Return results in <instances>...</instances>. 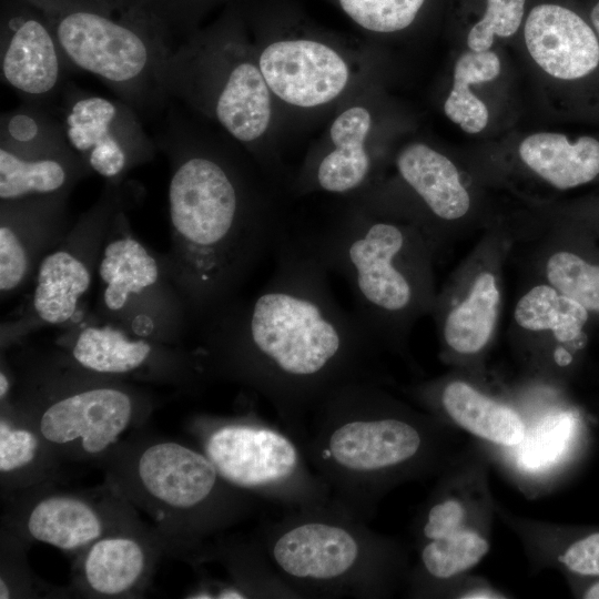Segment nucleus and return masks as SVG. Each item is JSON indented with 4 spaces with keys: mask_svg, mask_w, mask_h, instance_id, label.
Returning <instances> with one entry per match:
<instances>
[{
    "mask_svg": "<svg viewBox=\"0 0 599 599\" xmlns=\"http://www.w3.org/2000/svg\"><path fill=\"white\" fill-rule=\"evenodd\" d=\"M138 189L126 182H105L97 202L40 262L22 307L1 323V352L37 329L65 328L84 315L81 307L94 282L109 227L121 209L138 202Z\"/></svg>",
    "mask_w": 599,
    "mask_h": 599,
    "instance_id": "12",
    "label": "nucleus"
},
{
    "mask_svg": "<svg viewBox=\"0 0 599 599\" xmlns=\"http://www.w3.org/2000/svg\"><path fill=\"white\" fill-rule=\"evenodd\" d=\"M165 111L153 138L170 169L162 257L195 331L240 296L290 223L238 160L197 140L173 101Z\"/></svg>",
    "mask_w": 599,
    "mask_h": 599,
    "instance_id": "2",
    "label": "nucleus"
},
{
    "mask_svg": "<svg viewBox=\"0 0 599 599\" xmlns=\"http://www.w3.org/2000/svg\"><path fill=\"white\" fill-rule=\"evenodd\" d=\"M103 461L108 484L144 510L170 546L203 559L206 539L250 515L257 499L233 487L202 450L175 440H121Z\"/></svg>",
    "mask_w": 599,
    "mask_h": 599,
    "instance_id": "4",
    "label": "nucleus"
},
{
    "mask_svg": "<svg viewBox=\"0 0 599 599\" xmlns=\"http://www.w3.org/2000/svg\"><path fill=\"white\" fill-rule=\"evenodd\" d=\"M587 599H599V581L593 583L583 595Z\"/></svg>",
    "mask_w": 599,
    "mask_h": 599,
    "instance_id": "40",
    "label": "nucleus"
},
{
    "mask_svg": "<svg viewBox=\"0 0 599 599\" xmlns=\"http://www.w3.org/2000/svg\"><path fill=\"white\" fill-rule=\"evenodd\" d=\"M0 405L2 497L55 481L59 456L24 415L9 402Z\"/></svg>",
    "mask_w": 599,
    "mask_h": 599,
    "instance_id": "25",
    "label": "nucleus"
},
{
    "mask_svg": "<svg viewBox=\"0 0 599 599\" xmlns=\"http://www.w3.org/2000/svg\"><path fill=\"white\" fill-rule=\"evenodd\" d=\"M271 92L293 106L312 109L337 99L351 80L344 57L326 42L283 38L255 53Z\"/></svg>",
    "mask_w": 599,
    "mask_h": 599,
    "instance_id": "20",
    "label": "nucleus"
},
{
    "mask_svg": "<svg viewBox=\"0 0 599 599\" xmlns=\"http://www.w3.org/2000/svg\"><path fill=\"white\" fill-rule=\"evenodd\" d=\"M4 499L2 530L26 544L42 542L74 556L105 535L145 526L134 506L108 484L67 491L50 481Z\"/></svg>",
    "mask_w": 599,
    "mask_h": 599,
    "instance_id": "13",
    "label": "nucleus"
},
{
    "mask_svg": "<svg viewBox=\"0 0 599 599\" xmlns=\"http://www.w3.org/2000/svg\"><path fill=\"white\" fill-rule=\"evenodd\" d=\"M121 209L106 233L97 267L93 315L128 333L182 346L191 324L161 254L133 234Z\"/></svg>",
    "mask_w": 599,
    "mask_h": 599,
    "instance_id": "11",
    "label": "nucleus"
},
{
    "mask_svg": "<svg viewBox=\"0 0 599 599\" xmlns=\"http://www.w3.org/2000/svg\"><path fill=\"white\" fill-rule=\"evenodd\" d=\"M166 550L169 545L148 526L105 535L75 556L73 588L90 598L139 597Z\"/></svg>",
    "mask_w": 599,
    "mask_h": 599,
    "instance_id": "21",
    "label": "nucleus"
},
{
    "mask_svg": "<svg viewBox=\"0 0 599 599\" xmlns=\"http://www.w3.org/2000/svg\"><path fill=\"white\" fill-rule=\"evenodd\" d=\"M400 180L422 201L432 219L444 224L464 220L470 194L451 160L425 143L406 145L396 158Z\"/></svg>",
    "mask_w": 599,
    "mask_h": 599,
    "instance_id": "24",
    "label": "nucleus"
},
{
    "mask_svg": "<svg viewBox=\"0 0 599 599\" xmlns=\"http://www.w3.org/2000/svg\"><path fill=\"white\" fill-rule=\"evenodd\" d=\"M55 345L97 374L186 389L203 385L193 351L132 335L89 312L63 328Z\"/></svg>",
    "mask_w": 599,
    "mask_h": 599,
    "instance_id": "16",
    "label": "nucleus"
},
{
    "mask_svg": "<svg viewBox=\"0 0 599 599\" xmlns=\"http://www.w3.org/2000/svg\"><path fill=\"white\" fill-rule=\"evenodd\" d=\"M524 37L534 61L554 78L579 79L599 64L597 34L579 14L564 6H535L526 18Z\"/></svg>",
    "mask_w": 599,
    "mask_h": 599,
    "instance_id": "22",
    "label": "nucleus"
},
{
    "mask_svg": "<svg viewBox=\"0 0 599 599\" xmlns=\"http://www.w3.org/2000/svg\"><path fill=\"white\" fill-rule=\"evenodd\" d=\"M384 402L377 383L348 384L316 408L298 441L332 502L363 520L383 475L414 460L424 444L416 426L384 413Z\"/></svg>",
    "mask_w": 599,
    "mask_h": 599,
    "instance_id": "6",
    "label": "nucleus"
},
{
    "mask_svg": "<svg viewBox=\"0 0 599 599\" xmlns=\"http://www.w3.org/2000/svg\"><path fill=\"white\" fill-rule=\"evenodd\" d=\"M526 0H486L483 16L470 28L467 44L473 51L490 50L495 35L508 38L521 26Z\"/></svg>",
    "mask_w": 599,
    "mask_h": 599,
    "instance_id": "34",
    "label": "nucleus"
},
{
    "mask_svg": "<svg viewBox=\"0 0 599 599\" xmlns=\"http://www.w3.org/2000/svg\"><path fill=\"white\" fill-rule=\"evenodd\" d=\"M500 236H486L460 272L436 294L430 313L444 346L455 354L480 353L498 326L507 246Z\"/></svg>",
    "mask_w": 599,
    "mask_h": 599,
    "instance_id": "17",
    "label": "nucleus"
},
{
    "mask_svg": "<svg viewBox=\"0 0 599 599\" xmlns=\"http://www.w3.org/2000/svg\"><path fill=\"white\" fill-rule=\"evenodd\" d=\"M559 561L576 573L599 576V532L573 542Z\"/></svg>",
    "mask_w": 599,
    "mask_h": 599,
    "instance_id": "37",
    "label": "nucleus"
},
{
    "mask_svg": "<svg viewBox=\"0 0 599 599\" xmlns=\"http://www.w3.org/2000/svg\"><path fill=\"white\" fill-rule=\"evenodd\" d=\"M158 81L170 102H183L213 119L246 148H254L271 125L273 93L236 8L181 42L160 67Z\"/></svg>",
    "mask_w": 599,
    "mask_h": 599,
    "instance_id": "8",
    "label": "nucleus"
},
{
    "mask_svg": "<svg viewBox=\"0 0 599 599\" xmlns=\"http://www.w3.org/2000/svg\"><path fill=\"white\" fill-rule=\"evenodd\" d=\"M257 544L296 598H363L376 588L377 540L363 519L334 504L290 510Z\"/></svg>",
    "mask_w": 599,
    "mask_h": 599,
    "instance_id": "9",
    "label": "nucleus"
},
{
    "mask_svg": "<svg viewBox=\"0 0 599 599\" xmlns=\"http://www.w3.org/2000/svg\"><path fill=\"white\" fill-rule=\"evenodd\" d=\"M298 232L328 273L346 282L353 311L382 347H402L417 319L432 312L436 250L415 224L358 204Z\"/></svg>",
    "mask_w": 599,
    "mask_h": 599,
    "instance_id": "3",
    "label": "nucleus"
},
{
    "mask_svg": "<svg viewBox=\"0 0 599 599\" xmlns=\"http://www.w3.org/2000/svg\"><path fill=\"white\" fill-rule=\"evenodd\" d=\"M370 125V113L362 105L339 113L329 129L332 148L304 172L300 187L341 195L362 190L373 172V160L366 149Z\"/></svg>",
    "mask_w": 599,
    "mask_h": 599,
    "instance_id": "23",
    "label": "nucleus"
},
{
    "mask_svg": "<svg viewBox=\"0 0 599 599\" xmlns=\"http://www.w3.org/2000/svg\"><path fill=\"white\" fill-rule=\"evenodd\" d=\"M488 548V542L477 532L458 529L428 540L422 549L420 559L432 577L447 579L479 562Z\"/></svg>",
    "mask_w": 599,
    "mask_h": 599,
    "instance_id": "31",
    "label": "nucleus"
},
{
    "mask_svg": "<svg viewBox=\"0 0 599 599\" xmlns=\"http://www.w3.org/2000/svg\"><path fill=\"white\" fill-rule=\"evenodd\" d=\"M274 270L251 298L240 296L199 326L193 351L203 383L222 379L266 399L297 441L316 408L337 389L377 383L382 345L345 309L329 273L291 227Z\"/></svg>",
    "mask_w": 599,
    "mask_h": 599,
    "instance_id": "1",
    "label": "nucleus"
},
{
    "mask_svg": "<svg viewBox=\"0 0 599 599\" xmlns=\"http://www.w3.org/2000/svg\"><path fill=\"white\" fill-rule=\"evenodd\" d=\"M92 172L52 109L22 102L0 118V201L71 194Z\"/></svg>",
    "mask_w": 599,
    "mask_h": 599,
    "instance_id": "14",
    "label": "nucleus"
},
{
    "mask_svg": "<svg viewBox=\"0 0 599 599\" xmlns=\"http://www.w3.org/2000/svg\"><path fill=\"white\" fill-rule=\"evenodd\" d=\"M575 418L569 413L548 415L539 420L518 444V464L530 470L556 463L567 449Z\"/></svg>",
    "mask_w": 599,
    "mask_h": 599,
    "instance_id": "32",
    "label": "nucleus"
},
{
    "mask_svg": "<svg viewBox=\"0 0 599 599\" xmlns=\"http://www.w3.org/2000/svg\"><path fill=\"white\" fill-rule=\"evenodd\" d=\"M499 73L500 60L494 51L470 50L461 53L455 63L453 89L444 103L447 118L467 133L483 131L488 123V109L468 87L491 81Z\"/></svg>",
    "mask_w": 599,
    "mask_h": 599,
    "instance_id": "29",
    "label": "nucleus"
},
{
    "mask_svg": "<svg viewBox=\"0 0 599 599\" xmlns=\"http://www.w3.org/2000/svg\"><path fill=\"white\" fill-rule=\"evenodd\" d=\"M427 0H335L339 9L359 28L375 33H392L410 27Z\"/></svg>",
    "mask_w": 599,
    "mask_h": 599,
    "instance_id": "33",
    "label": "nucleus"
},
{
    "mask_svg": "<svg viewBox=\"0 0 599 599\" xmlns=\"http://www.w3.org/2000/svg\"><path fill=\"white\" fill-rule=\"evenodd\" d=\"M461 598L466 599H489V598H502L501 596H497L496 592L485 589H477L470 592H467L465 596H461Z\"/></svg>",
    "mask_w": 599,
    "mask_h": 599,
    "instance_id": "38",
    "label": "nucleus"
},
{
    "mask_svg": "<svg viewBox=\"0 0 599 599\" xmlns=\"http://www.w3.org/2000/svg\"><path fill=\"white\" fill-rule=\"evenodd\" d=\"M540 280L599 315V263L547 238L538 261Z\"/></svg>",
    "mask_w": 599,
    "mask_h": 599,
    "instance_id": "30",
    "label": "nucleus"
},
{
    "mask_svg": "<svg viewBox=\"0 0 599 599\" xmlns=\"http://www.w3.org/2000/svg\"><path fill=\"white\" fill-rule=\"evenodd\" d=\"M23 545L26 542L2 530L0 599L31 597L38 587L26 564Z\"/></svg>",
    "mask_w": 599,
    "mask_h": 599,
    "instance_id": "35",
    "label": "nucleus"
},
{
    "mask_svg": "<svg viewBox=\"0 0 599 599\" xmlns=\"http://www.w3.org/2000/svg\"><path fill=\"white\" fill-rule=\"evenodd\" d=\"M590 313L540 280L532 283L516 302L514 327L525 334L546 335L559 344H575L583 336Z\"/></svg>",
    "mask_w": 599,
    "mask_h": 599,
    "instance_id": "27",
    "label": "nucleus"
},
{
    "mask_svg": "<svg viewBox=\"0 0 599 599\" xmlns=\"http://www.w3.org/2000/svg\"><path fill=\"white\" fill-rule=\"evenodd\" d=\"M13 374L8 402L34 425L61 461L101 460L131 427L148 418L153 406L144 390L90 372L58 347L30 352Z\"/></svg>",
    "mask_w": 599,
    "mask_h": 599,
    "instance_id": "5",
    "label": "nucleus"
},
{
    "mask_svg": "<svg viewBox=\"0 0 599 599\" xmlns=\"http://www.w3.org/2000/svg\"><path fill=\"white\" fill-rule=\"evenodd\" d=\"M45 18L68 62L99 78L140 115L166 110L158 72L174 50L158 20L133 0H26Z\"/></svg>",
    "mask_w": 599,
    "mask_h": 599,
    "instance_id": "7",
    "label": "nucleus"
},
{
    "mask_svg": "<svg viewBox=\"0 0 599 599\" xmlns=\"http://www.w3.org/2000/svg\"><path fill=\"white\" fill-rule=\"evenodd\" d=\"M70 194L0 201V297L30 286L42 258L72 224Z\"/></svg>",
    "mask_w": 599,
    "mask_h": 599,
    "instance_id": "19",
    "label": "nucleus"
},
{
    "mask_svg": "<svg viewBox=\"0 0 599 599\" xmlns=\"http://www.w3.org/2000/svg\"><path fill=\"white\" fill-rule=\"evenodd\" d=\"M440 404L456 424L491 443L516 446L525 436L524 422L512 408L465 382L447 383L440 390Z\"/></svg>",
    "mask_w": 599,
    "mask_h": 599,
    "instance_id": "28",
    "label": "nucleus"
},
{
    "mask_svg": "<svg viewBox=\"0 0 599 599\" xmlns=\"http://www.w3.org/2000/svg\"><path fill=\"white\" fill-rule=\"evenodd\" d=\"M521 161L536 175L558 190H569L599 175V141L581 136L570 143L566 135L539 132L521 141Z\"/></svg>",
    "mask_w": 599,
    "mask_h": 599,
    "instance_id": "26",
    "label": "nucleus"
},
{
    "mask_svg": "<svg viewBox=\"0 0 599 599\" xmlns=\"http://www.w3.org/2000/svg\"><path fill=\"white\" fill-rule=\"evenodd\" d=\"M590 19L595 28V31L599 38V1L592 8L591 13H590Z\"/></svg>",
    "mask_w": 599,
    "mask_h": 599,
    "instance_id": "39",
    "label": "nucleus"
},
{
    "mask_svg": "<svg viewBox=\"0 0 599 599\" xmlns=\"http://www.w3.org/2000/svg\"><path fill=\"white\" fill-rule=\"evenodd\" d=\"M193 430L222 478L255 499L288 510L333 504L327 484L287 432L254 415L199 416Z\"/></svg>",
    "mask_w": 599,
    "mask_h": 599,
    "instance_id": "10",
    "label": "nucleus"
},
{
    "mask_svg": "<svg viewBox=\"0 0 599 599\" xmlns=\"http://www.w3.org/2000/svg\"><path fill=\"white\" fill-rule=\"evenodd\" d=\"M465 516L461 504L447 499L434 505L423 526V535L427 540L438 539L459 529Z\"/></svg>",
    "mask_w": 599,
    "mask_h": 599,
    "instance_id": "36",
    "label": "nucleus"
},
{
    "mask_svg": "<svg viewBox=\"0 0 599 599\" xmlns=\"http://www.w3.org/2000/svg\"><path fill=\"white\" fill-rule=\"evenodd\" d=\"M68 62L43 14L26 0H1V81L22 102L52 109L64 87Z\"/></svg>",
    "mask_w": 599,
    "mask_h": 599,
    "instance_id": "18",
    "label": "nucleus"
},
{
    "mask_svg": "<svg viewBox=\"0 0 599 599\" xmlns=\"http://www.w3.org/2000/svg\"><path fill=\"white\" fill-rule=\"evenodd\" d=\"M65 138L90 171L123 183L130 171L151 162L158 150L141 115L120 99L84 91L71 82L52 108Z\"/></svg>",
    "mask_w": 599,
    "mask_h": 599,
    "instance_id": "15",
    "label": "nucleus"
}]
</instances>
